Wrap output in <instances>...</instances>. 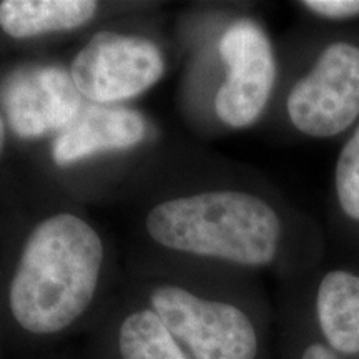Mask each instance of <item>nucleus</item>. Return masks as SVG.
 I'll use <instances>...</instances> for the list:
<instances>
[{
	"label": "nucleus",
	"instance_id": "1",
	"mask_svg": "<svg viewBox=\"0 0 359 359\" xmlns=\"http://www.w3.org/2000/svg\"><path fill=\"white\" fill-rule=\"evenodd\" d=\"M103 263L100 236L74 215H55L27 240L13 275L8 304L15 321L34 334H53L85 313Z\"/></svg>",
	"mask_w": 359,
	"mask_h": 359
},
{
	"label": "nucleus",
	"instance_id": "2",
	"mask_svg": "<svg viewBox=\"0 0 359 359\" xmlns=\"http://www.w3.org/2000/svg\"><path fill=\"white\" fill-rule=\"evenodd\" d=\"M150 236L167 248L263 266L275 258L280 218L245 191H206L156 205L147 218Z\"/></svg>",
	"mask_w": 359,
	"mask_h": 359
},
{
	"label": "nucleus",
	"instance_id": "3",
	"mask_svg": "<svg viewBox=\"0 0 359 359\" xmlns=\"http://www.w3.org/2000/svg\"><path fill=\"white\" fill-rule=\"evenodd\" d=\"M150 303L151 311L193 359L257 358V331L240 308L203 299L178 286L156 288Z\"/></svg>",
	"mask_w": 359,
	"mask_h": 359
},
{
	"label": "nucleus",
	"instance_id": "4",
	"mask_svg": "<svg viewBox=\"0 0 359 359\" xmlns=\"http://www.w3.org/2000/svg\"><path fill=\"white\" fill-rule=\"evenodd\" d=\"M286 109L294 127L309 137L344 132L359 115V47L344 42L326 47L290 92Z\"/></svg>",
	"mask_w": 359,
	"mask_h": 359
},
{
	"label": "nucleus",
	"instance_id": "5",
	"mask_svg": "<svg viewBox=\"0 0 359 359\" xmlns=\"http://www.w3.org/2000/svg\"><path fill=\"white\" fill-rule=\"evenodd\" d=\"M163 55L140 37L98 34L75 57L72 79L80 93L97 103L128 100L161 79Z\"/></svg>",
	"mask_w": 359,
	"mask_h": 359
},
{
	"label": "nucleus",
	"instance_id": "6",
	"mask_svg": "<svg viewBox=\"0 0 359 359\" xmlns=\"http://www.w3.org/2000/svg\"><path fill=\"white\" fill-rule=\"evenodd\" d=\"M228 75L217 93L215 109L233 128L248 127L262 115L276 80L271 43L251 20L235 22L219 40Z\"/></svg>",
	"mask_w": 359,
	"mask_h": 359
},
{
	"label": "nucleus",
	"instance_id": "7",
	"mask_svg": "<svg viewBox=\"0 0 359 359\" xmlns=\"http://www.w3.org/2000/svg\"><path fill=\"white\" fill-rule=\"evenodd\" d=\"M0 100L13 132L24 138L67 128L83 109L69 72L57 65H29L8 75Z\"/></svg>",
	"mask_w": 359,
	"mask_h": 359
},
{
	"label": "nucleus",
	"instance_id": "8",
	"mask_svg": "<svg viewBox=\"0 0 359 359\" xmlns=\"http://www.w3.org/2000/svg\"><path fill=\"white\" fill-rule=\"evenodd\" d=\"M147 123L138 111L123 107L83 105L77 118L62 132L53 160L69 165L110 150H123L143 140Z\"/></svg>",
	"mask_w": 359,
	"mask_h": 359
},
{
	"label": "nucleus",
	"instance_id": "9",
	"mask_svg": "<svg viewBox=\"0 0 359 359\" xmlns=\"http://www.w3.org/2000/svg\"><path fill=\"white\" fill-rule=\"evenodd\" d=\"M321 331L333 351L359 354V276L331 271L323 278L316 296Z\"/></svg>",
	"mask_w": 359,
	"mask_h": 359
},
{
	"label": "nucleus",
	"instance_id": "10",
	"mask_svg": "<svg viewBox=\"0 0 359 359\" xmlns=\"http://www.w3.org/2000/svg\"><path fill=\"white\" fill-rule=\"evenodd\" d=\"M97 2L92 0H4L0 2V27L15 39L45 32L70 30L92 19Z\"/></svg>",
	"mask_w": 359,
	"mask_h": 359
},
{
	"label": "nucleus",
	"instance_id": "11",
	"mask_svg": "<svg viewBox=\"0 0 359 359\" xmlns=\"http://www.w3.org/2000/svg\"><path fill=\"white\" fill-rule=\"evenodd\" d=\"M118 348L122 359H193L151 309L125 318L120 326Z\"/></svg>",
	"mask_w": 359,
	"mask_h": 359
},
{
	"label": "nucleus",
	"instance_id": "12",
	"mask_svg": "<svg viewBox=\"0 0 359 359\" xmlns=\"http://www.w3.org/2000/svg\"><path fill=\"white\" fill-rule=\"evenodd\" d=\"M336 191L343 212L359 219V127L341 150L336 165Z\"/></svg>",
	"mask_w": 359,
	"mask_h": 359
},
{
	"label": "nucleus",
	"instance_id": "13",
	"mask_svg": "<svg viewBox=\"0 0 359 359\" xmlns=\"http://www.w3.org/2000/svg\"><path fill=\"white\" fill-rule=\"evenodd\" d=\"M303 6L327 19H348L359 15V0H306Z\"/></svg>",
	"mask_w": 359,
	"mask_h": 359
},
{
	"label": "nucleus",
	"instance_id": "14",
	"mask_svg": "<svg viewBox=\"0 0 359 359\" xmlns=\"http://www.w3.org/2000/svg\"><path fill=\"white\" fill-rule=\"evenodd\" d=\"M302 359H341L333 349L326 348L325 344H311L306 348V351L303 353Z\"/></svg>",
	"mask_w": 359,
	"mask_h": 359
},
{
	"label": "nucleus",
	"instance_id": "15",
	"mask_svg": "<svg viewBox=\"0 0 359 359\" xmlns=\"http://www.w3.org/2000/svg\"><path fill=\"white\" fill-rule=\"evenodd\" d=\"M4 142H6V123H4V118L0 116V151H2Z\"/></svg>",
	"mask_w": 359,
	"mask_h": 359
}]
</instances>
